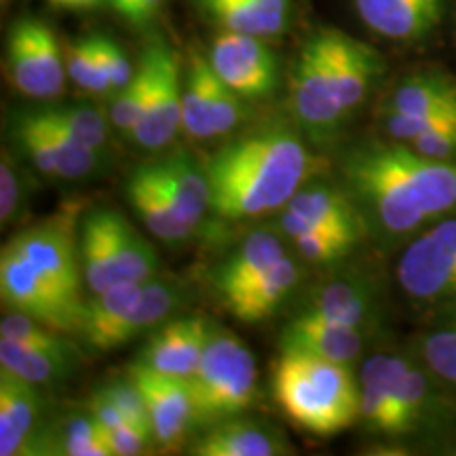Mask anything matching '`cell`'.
Segmentation results:
<instances>
[{
	"mask_svg": "<svg viewBox=\"0 0 456 456\" xmlns=\"http://www.w3.org/2000/svg\"><path fill=\"white\" fill-rule=\"evenodd\" d=\"M302 279H305L302 260L298 256L294 258L288 254L275 262L260 279H256L252 285L222 300V305L232 317L243 323L266 322L294 298Z\"/></svg>",
	"mask_w": 456,
	"mask_h": 456,
	"instance_id": "cb8c5ba5",
	"label": "cell"
},
{
	"mask_svg": "<svg viewBox=\"0 0 456 456\" xmlns=\"http://www.w3.org/2000/svg\"><path fill=\"white\" fill-rule=\"evenodd\" d=\"M77 366V355H61L32 346L0 340V368L28 380L37 387H51L64 383Z\"/></svg>",
	"mask_w": 456,
	"mask_h": 456,
	"instance_id": "d6a6232c",
	"label": "cell"
},
{
	"mask_svg": "<svg viewBox=\"0 0 456 456\" xmlns=\"http://www.w3.org/2000/svg\"><path fill=\"white\" fill-rule=\"evenodd\" d=\"M340 186L362 214L368 235L403 241L456 216V163L436 161L397 140L353 142L336 159Z\"/></svg>",
	"mask_w": 456,
	"mask_h": 456,
	"instance_id": "6da1fadb",
	"label": "cell"
},
{
	"mask_svg": "<svg viewBox=\"0 0 456 456\" xmlns=\"http://www.w3.org/2000/svg\"><path fill=\"white\" fill-rule=\"evenodd\" d=\"M45 425L38 387L0 368V454H34V444Z\"/></svg>",
	"mask_w": 456,
	"mask_h": 456,
	"instance_id": "ffe728a7",
	"label": "cell"
},
{
	"mask_svg": "<svg viewBox=\"0 0 456 456\" xmlns=\"http://www.w3.org/2000/svg\"><path fill=\"white\" fill-rule=\"evenodd\" d=\"M100 393L110 399V402L117 406L121 412L127 416L131 423L144 427V429L152 431L151 425V414H148L146 399L142 395L140 387L135 385V380L127 374L125 379H114L110 383L98 389Z\"/></svg>",
	"mask_w": 456,
	"mask_h": 456,
	"instance_id": "60d3db41",
	"label": "cell"
},
{
	"mask_svg": "<svg viewBox=\"0 0 456 456\" xmlns=\"http://www.w3.org/2000/svg\"><path fill=\"white\" fill-rule=\"evenodd\" d=\"M66 72L78 87L89 91L94 95L110 94V81L102 60L98 34H89V37L78 38L68 45L66 49Z\"/></svg>",
	"mask_w": 456,
	"mask_h": 456,
	"instance_id": "d590c367",
	"label": "cell"
},
{
	"mask_svg": "<svg viewBox=\"0 0 456 456\" xmlns=\"http://www.w3.org/2000/svg\"><path fill=\"white\" fill-rule=\"evenodd\" d=\"M279 351H298L351 366L366 349V332L340 326L323 317L296 313L285 323L277 340Z\"/></svg>",
	"mask_w": 456,
	"mask_h": 456,
	"instance_id": "603a6c76",
	"label": "cell"
},
{
	"mask_svg": "<svg viewBox=\"0 0 456 456\" xmlns=\"http://www.w3.org/2000/svg\"><path fill=\"white\" fill-rule=\"evenodd\" d=\"M322 165L292 117L269 118L232 134L205 157L212 214L241 222L279 212Z\"/></svg>",
	"mask_w": 456,
	"mask_h": 456,
	"instance_id": "7a4b0ae2",
	"label": "cell"
},
{
	"mask_svg": "<svg viewBox=\"0 0 456 456\" xmlns=\"http://www.w3.org/2000/svg\"><path fill=\"white\" fill-rule=\"evenodd\" d=\"M78 245L89 294L121 281H148L161 269L157 249L114 208H91L83 216Z\"/></svg>",
	"mask_w": 456,
	"mask_h": 456,
	"instance_id": "277c9868",
	"label": "cell"
},
{
	"mask_svg": "<svg viewBox=\"0 0 456 456\" xmlns=\"http://www.w3.org/2000/svg\"><path fill=\"white\" fill-rule=\"evenodd\" d=\"M87 408L91 410V414L98 419V423L102 425V429H104V431L118 429V427H125V425L131 423L127 416H125L121 410L114 406L110 399H108L104 393H100V391L91 393Z\"/></svg>",
	"mask_w": 456,
	"mask_h": 456,
	"instance_id": "ee69618b",
	"label": "cell"
},
{
	"mask_svg": "<svg viewBox=\"0 0 456 456\" xmlns=\"http://www.w3.org/2000/svg\"><path fill=\"white\" fill-rule=\"evenodd\" d=\"M0 340H11L17 345L32 346V349L61 353V355H77V349L66 338H61L60 332L43 326L41 322L26 313L13 309H4L0 317Z\"/></svg>",
	"mask_w": 456,
	"mask_h": 456,
	"instance_id": "8d00e7d4",
	"label": "cell"
},
{
	"mask_svg": "<svg viewBox=\"0 0 456 456\" xmlns=\"http://www.w3.org/2000/svg\"><path fill=\"white\" fill-rule=\"evenodd\" d=\"M34 454L60 456H114L104 429L91 410H70L45 420Z\"/></svg>",
	"mask_w": 456,
	"mask_h": 456,
	"instance_id": "f1b7e54d",
	"label": "cell"
},
{
	"mask_svg": "<svg viewBox=\"0 0 456 456\" xmlns=\"http://www.w3.org/2000/svg\"><path fill=\"white\" fill-rule=\"evenodd\" d=\"M127 374L146 399L157 448L165 452L180 450L191 433L197 431V408L191 383L186 379L155 372L135 362L129 366Z\"/></svg>",
	"mask_w": 456,
	"mask_h": 456,
	"instance_id": "9a60e30c",
	"label": "cell"
},
{
	"mask_svg": "<svg viewBox=\"0 0 456 456\" xmlns=\"http://www.w3.org/2000/svg\"><path fill=\"white\" fill-rule=\"evenodd\" d=\"M51 4L61 9H72V11H87V9H95L100 7L104 0H49Z\"/></svg>",
	"mask_w": 456,
	"mask_h": 456,
	"instance_id": "bcb514c9",
	"label": "cell"
},
{
	"mask_svg": "<svg viewBox=\"0 0 456 456\" xmlns=\"http://www.w3.org/2000/svg\"><path fill=\"white\" fill-rule=\"evenodd\" d=\"M410 359L402 355L368 357L359 372V420L370 433L397 437V399Z\"/></svg>",
	"mask_w": 456,
	"mask_h": 456,
	"instance_id": "d6986e66",
	"label": "cell"
},
{
	"mask_svg": "<svg viewBox=\"0 0 456 456\" xmlns=\"http://www.w3.org/2000/svg\"><path fill=\"white\" fill-rule=\"evenodd\" d=\"M294 245L296 256L302 262L313 266H334L338 262L346 260L357 248L359 239L340 235V232L330 231H306L300 235H294L289 239Z\"/></svg>",
	"mask_w": 456,
	"mask_h": 456,
	"instance_id": "f35d334b",
	"label": "cell"
},
{
	"mask_svg": "<svg viewBox=\"0 0 456 456\" xmlns=\"http://www.w3.org/2000/svg\"><path fill=\"white\" fill-rule=\"evenodd\" d=\"M24 171L17 165V155L3 148L0 157V224L7 228L24 216L26 205Z\"/></svg>",
	"mask_w": 456,
	"mask_h": 456,
	"instance_id": "ab89813d",
	"label": "cell"
},
{
	"mask_svg": "<svg viewBox=\"0 0 456 456\" xmlns=\"http://www.w3.org/2000/svg\"><path fill=\"white\" fill-rule=\"evenodd\" d=\"M152 60V87L146 110L129 138L144 152H161L182 131V100L184 77L175 51L163 38L148 45Z\"/></svg>",
	"mask_w": 456,
	"mask_h": 456,
	"instance_id": "7c38bea8",
	"label": "cell"
},
{
	"mask_svg": "<svg viewBox=\"0 0 456 456\" xmlns=\"http://www.w3.org/2000/svg\"><path fill=\"white\" fill-rule=\"evenodd\" d=\"M163 3L165 0H127L117 13L123 15L131 24L142 26L157 15V11L161 9Z\"/></svg>",
	"mask_w": 456,
	"mask_h": 456,
	"instance_id": "f6af8a7d",
	"label": "cell"
},
{
	"mask_svg": "<svg viewBox=\"0 0 456 456\" xmlns=\"http://www.w3.org/2000/svg\"><path fill=\"white\" fill-rule=\"evenodd\" d=\"M385 112L456 114V81L440 70L414 72L389 91Z\"/></svg>",
	"mask_w": 456,
	"mask_h": 456,
	"instance_id": "4dcf8cb0",
	"label": "cell"
},
{
	"mask_svg": "<svg viewBox=\"0 0 456 456\" xmlns=\"http://www.w3.org/2000/svg\"><path fill=\"white\" fill-rule=\"evenodd\" d=\"M399 288L429 306L456 302V216L433 222L410 239L395 266Z\"/></svg>",
	"mask_w": 456,
	"mask_h": 456,
	"instance_id": "52a82bcc",
	"label": "cell"
},
{
	"mask_svg": "<svg viewBox=\"0 0 456 456\" xmlns=\"http://www.w3.org/2000/svg\"><path fill=\"white\" fill-rule=\"evenodd\" d=\"M7 72L15 91L32 100H53L64 91L66 55L49 24L24 15L7 34Z\"/></svg>",
	"mask_w": 456,
	"mask_h": 456,
	"instance_id": "30bf717a",
	"label": "cell"
},
{
	"mask_svg": "<svg viewBox=\"0 0 456 456\" xmlns=\"http://www.w3.org/2000/svg\"><path fill=\"white\" fill-rule=\"evenodd\" d=\"M359 20L395 43L423 41L444 20L446 0H353Z\"/></svg>",
	"mask_w": 456,
	"mask_h": 456,
	"instance_id": "7402d4cb",
	"label": "cell"
},
{
	"mask_svg": "<svg viewBox=\"0 0 456 456\" xmlns=\"http://www.w3.org/2000/svg\"><path fill=\"white\" fill-rule=\"evenodd\" d=\"M43 108L74 138L108 155V121L98 108L89 104H43Z\"/></svg>",
	"mask_w": 456,
	"mask_h": 456,
	"instance_id": "74e56055",
	"label": "cell"
},
{
	"mask_svg": "<svg viewBox=\"0 0 456 456\" xmlns=\"http://www.w3.org/2000/svg\"><path fill=\"white\" fill-rule=\"evenodd\" d=\"M330 47H332L336 85H338L342 108L351 118L366 104L379 78L383 77V57L370 45L332 28H330Z\"/></svg>",
	"mask_w": 456,
	"mask_h": 456,
	"instance_id": "d4e9b609",
	"label": "cell"
},
{
	"mask_svg": "<svg viewBox=\"0 0 456 456\" xmlns=\"http://www.w3.org/2000/svg\"><path fill=\"white\" fill-rule=\"evenodd\" d=\"M279 228L288 239L306 231H330L363 241L368 235L362 214L340 182L313 180L283 205Z\"/></svg>",
	"mask_w": 456,
	"mask_h": 456,
	"instance_id": "5bb4252c",
	"label": "cell"
},
{
	"mask_svg": "<svg viewBox=\"0 0 456 456\" xmlns=\"http://www.w3.org/2000/svg\"><path fill=\"white\" fill-rule=\"evenodd\" d=\"M188 383L195 397L197 431L241 416L258 397V366L254 353L237 334L212 323L201 362Z\"/></svg>",
	"mask_w": 456,
	"mask_h": 456,
	"instance_id": "5b68a950",
	"label": "cell"
},
{
	"mask_svg": "<svg viewBox=\"0 0 456 456\" xmlns=\"http://www.w3.org/2000/svg\"><path fill=\"white\" fill-rule=\"evenodd\" d=\"M108 3H110V7H112L114 11H118V9L123 7L125 3H127V0H108Z\"/></svg>",
	"mask_w": 456,
	"mask_h": 456,
	"instance_id": "7dc6e473",
	"label": "cell"
},
{
	"mask_svg": "<svg viewBox=\"0 0 456 456\" xmlns=\"http://www.w3.org/2000/svg\"><path fill=\"white\" fill-rule=\"evenodd\" d=\"M152 87V60L148 49L142 53L140 66L135 68L134 78L125 89L114 95L110 104V125L121 135H131L135 125L146 110L148 95Z\"/></svg>",
	"mask_w": 456,
	"mask_h": 456,
	"instance_id": "e575fe53",
	"label": "cell"
},
{
	"mask_svg": "<svg viewBox=\"0 0 456 456\" xmlns=\"http://www.w3.org/2000/svg\"><path fill=\"white\" fill-rule=\"evenodd\" d=\"M186 294L178 281L171 279L152 277L142 285V292L134 306L127 311L117 328L112 330L106 342V353L121 349L123 345H129L140 336L152 332L163 322H167L171 313L184 302Z\"/></svg>",
	"mask_w": 456,
	"mask_h": 456,
	"instance_id": "83f0119b",
	"label": "cell"
},
{
	"mask_svg": "<svg viewBox=\"0 0 456 456\" xmlns=\"http://www.w3.org/2000/svg\"><path fill=\"white\" fill-rule=\"evenodd\" d=\"M125 197L159 241L178 245L195 232V228L182 218L174 192L165 184L155 161L142 163L131 171L125 182Z\"/></svg>",
	"mask_w": 456,
	"mask_h": 456,
	"instance_id": "ac0fdd59",
	"label": "cell"
},
{
	"mask_svg": "<svg viewBox=\"0 0 456 456\" xmlns=\"http://www.w3.org/2000/svg\"><path fill=\"white\" fill-rule=\"evenodd\" d=\"M248 100L216 74L209 57L192 51L184 70L182 131L191 140L231 138L248 121Z\"/></svg>",
	"mask_w": 456,
	"mask_h": 456,
	"instance_id": "ba28073f",
	"label": "cell"
},
{
	"mask_svg": "<svg viewBox=\"0 0 456 456\" xmlns=\"http://www.w3.org/2000/svg\"><path fill=\"white\" fill-rule=\"evenodd\" d=\"M98 45L102 60H104L108 81H110V91L112 95H117L118 91L127 87L131 78H134L135 70L134 66H131L129 57L125 55V51L121 49V45L114 41V38L98 34Z\"/></svg>",
	"mask_w": 456,
	"mask_h": 456,
	"instance_id": "7bdbcfd3",
	"label": "cell"
},
{
	"mask_svg": "<svg viewBox=\"0 0 456 456\" xmlns=\"http://www.w3.org/2000/svg\"><path fill=\"white\" fill-rule=\"evenodd\" d=\"M186 452L195 456H279L292 450L275 427L241 414L199 429L188 442Z\"/></svg>",
	"mask_w": 456,
	"mask_h": 456,
	"instance_id": "44dd1931",
	"label": "cell"
},
{
	"mask_svg": "<svg viewBox=\"0 0 456 456\" xmlns=\"http://www.w3.org/2000/svg\"><path fill=\"white\" fill-rule=\"evenodd\" d=\"M419 353L433 376L456 387V302L444 306L437 322L423 334Z\"/></svg>",
	"mask_w": 456,
	"mask_h": 456,
	"instance_id": "836d02e7",
	"label": "cell"
},
{
	"mask_svg": "<svg viewBox=\"0 0 456 456\" xmlns=\"http://www.w3.org/2000/svg\"><path fill=\"white\" fill-rule=\"evenodd\" d=\"M209 61L222 81L248 102L271 98L279 87V57L262 37L220 32Z\"/></svg>",
	"mask_w": 456,
	"mask_h": 456,
	"instance_id": "4fadbf2b",
	"label": "cell"
},
{
	"mask_svg": "<svg viewBox=\"0 0 456 456\" xmlns=\"http://www.w3.org/2000/svg\"><path fill=\"white\" fill-rule=\"evenodd\" d=\"M408 144L416 152L436 159V161L456 163V117L440 123L437 127L425 131V134H420L419 138L408 142Z\"/></svg>",
	"mask_w": 456,
	"mask_h": 456,
	"instance_id": "b9f144b4",
	"label": "cell"
},
{
	"mask_svg": "<svg viewBox=\"0 0 456 456\" xmlns=\"http://www.w3.org/2000/svg\"><path fill=\"white\" fill-rule=\"evenodd\" d=\"M0 296L4 309L26 313L60 334H78L85 300L68 296L7 243L0 254Z\"/></svg>",
	"mask_w": 456,
	"mask_h": 456,
	"instance_id": "9c48e42d",
	"label": "cell"
},
{
	"mask_svg": "<svg viewBox=\"0 0 456 456\" xmlns=\"http://www.w3.org/2000/svg\"><path fill=\"white\" fill-rule=\"evenodd\" d=\"M271 393L285 419L315 437L336 436L359 420V385L345 363L309 353L279 351Z\"/></svg>",
	"mask_w": 456,
	"mask_h": 456,
	"instance_id": "3957f363",
	"label": "cell"
},
{
	"mask_svg": "<svg viewBox=\"0 0 456 456\" xmlns=\"http://www.w3.org/2000/svg\"><path fill=\"white\" fill-rule=\"evenodd\" d=\"M155 165L174 192L182 218L197 231L205 216L212 212V188L205 161H199L188 148H171L157 159Z\"/></svg>",
	"mask_w": 456,
	"mask_h": 456,
	"instance_id": "4316f807",
	"label": "cell"
},
{
	"mask_svg": "<svg viewBox=\"0 0 456 456\" xmlns=\"http://www.w3.org/2000/svg\"><path fill=\"white\" fill-rule=\"evenodd\" d=\"M78 212H81L78 205L61 209L60 214L17 232L7 245L30 260L68 296L83 300L85 277L77 231Z\"/></svg>",
	"mask_w": 456,
	"mask_h": 456,
	"instance_id": "8fae6325",
	"label": "cell"
},
{
	"mask_svg": "<svg viewBox=\"0 0 456 456\" xmlns=\"http://www.w3.org/2000/svg\"><path fill=\"white\" fill-rule=\"evenodd\" d=\"M197 4L224 30L262 38L285 32L292 13L289 0H197Z\"/></svg>",
	"mask_w": 456,
	"mask_h": 456,
	"instance_id": "f546056e",
	"label": "cell"
},
{
	"mask_svg": "<svg viewBox=\"0 0 456 456\" xmlns=\"http://www.w3.org/2000/svg\"><path fill=\"white\" fill-rule=\"evenodd\" d=\"M212 322L201 315H186L163 322L148 332L135 363L155 372L191 379L197 372L205 345H208Z\"/></svg>",
	"mask_w": 456,
	"mask_h": 456,
	"instance_id": "e0dca14e",
	"label": "cell"
},
{
	"mask_svg": "<svg viewBox=\"0 0 456 456\" xmlns=\"http://www.w3.org/2000/svg\"><path fill=\"white\" fill-rule=\"evenodd\" d=\"M3 3H4V4H7V3H9V0H3Z\"/></svg>",
	"mask_w": 456,
	"mask_h": 456,
	"instance_id": "c3c4849f",
	"label": "cell"
},
{
	"mask_svg": "<svg viewBox=\"0 0 456 456\" xmlns=\"http://www.w3.org/2000/svg\"><path fill=\"white\" fill-rule=\"evenodd\" d=\"M142 285L144 281H121L104 292L91 294V300H85L78 334L91 351L106 353L108 336L138 300Z\"/></svg>",
	"mask_w": 456,
	"mask_h": 456,
	"instance_id": "1f68e13d",
	"label": "cell"
},
{
	"mask_svg": "<svg viewBox=\"0 0 456 456\" xmlns=\"http://www.w3.org/2000/svg\"><path fill=\"white\" fill-rule=\"evenodd\" d=\"M288 256L285 241L273 231H254L228 252L209 275L220 300L241 292L260 279L275 262Z\"/></svg>",
	"mask_w": 456,
	"mask_h": 456,
	"instance_id": "484cf974",
	"label": "cell"
},
{
	"mask_svg": "<svg viewBox=\"0 0 456 456\" xmlns=\"http://www.w3.org/2000/svg\"><path fill=\"white\" fill-rule=\"evenodd\" d=\"M298 313L370 332L383 313L380 289L363 273H340L313 285L302 298Z\"/></svg>",
	"mask_w": 456,
	"mask_h": 456,
	"instance_id": "2e32d148",
	"label": "cell"
},
{
	"mask_svg": "<svg viewBox=\"0 0 456 456\" xmlns=\"http://www.w3.org/2000/svg\"><path fill=\"white\" fill-rule=\"evenodd\" d=\"M288 106L302 135L317 148L332 146L349 123L336 85L330 28L302 43L289 70Z\"/></svg>",
	"mask_w": 456,
	"mask_h": 456,
	"instance_id": "8992f818",
	"label": "cell"
}]
</instances>
